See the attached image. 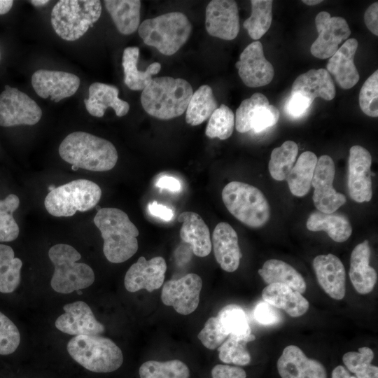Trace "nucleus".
I'll return each instance as SVG.
<instances>
[{
	"label": "nucleus",
	"mask_w": 378,
	"mask_h": 378,
	"mask_svg": "<svg viewBox=\"0 0 378 378\" xmlns=\"http://www.w3.org/2000/svg\"><path fill=\"white\" fill-rule=\"evenodd\" d=\"M94 223L104 240L103 252L112 263L123 262L137 251L139 232L123 211L111 207L97 211Z\"/></svg>",
	"instance_id": "f257e3e1"
},
{
	"label": "nucleus",
	"mask_w": 378,
	"mask_h": 378,
	"mask_svg": "<svg viewBox=\"0 0 378 378\" xmlns=\"http://www.w3.org/2000/svg\"><path fill=\"white\" fill-rule=\"evenodd\" d=\"M65 162L92 172L112 169L118 161V152L109 141L85 132L67 135L59 146Z\"/></svg>",
	"instance_id": "f03ea898"
},
{
	"label": "nucleus",
	"mask_w": 378,
	"mask_h": 378,
	"mask_svg": "<svg viewBox=\"0 0 378 378\" xmlns=\"http://www.w3.org/2000/svg\"><path fill=\"white\" fill-rule=\"evenodd\" d=\"M192 93L191 85L183 78L155 77L143 90L141 103L150 115L169 120L186 111Z\"/></svg>",
	"instance_id": "7ed1b4c3"
},
{
	"label": "nucleus",
	"mask_w": 378,
	"mask_h": 378,
	"mask_svg": "<svg viewBox=\"0 0 378 378\" xmlns=\"http://www.w3.org/2000/svg\"><path fill=\"white\" fill-rule=\"evenodd\" d=\"M192 26L181 12H171L143 21L138 33L145 44L164 55L176 53L188 41Z\"/></svg>",
	"instance_id": "20e7f679"
},
{
	"label": "nucleus",
	"mask_w": 378,
	"mask_h": 378,
	"mask_svg": "<svg viewBox=\"0 0 378 378\" xmlns=\"http://www.w3.org/2000/svg\"><path fill=\"white\" fill-rule=\"evenodd\" d=\"M67 351L78 364L89 371L111 372L122 364L121 349L110 339L97 335H77L67 344Z\"/></svg>",
	"instance_id": "39448f33"
},
{
	"label": "nucleus",
	"mask_w": 378,
	"mask_h": 378,
	"mask_svg": "<svg viewBox=\"0 0 378 378\" xmlns=\"http://www.w3.org/2000/svg\"><path fill=\"white\" fill-rule=\"evenodd\" d=\"M222 200L228 211L250 227H260L270 219L269 203L261 190L253 186L231 181L223 188Z\"/></svg>",
	"instance_id": "423d86ee"
},
{
	"label": "nucleus",
	"mask_w": 378,
	"mask_h": 378,
	"mask_svg": "<svg viewBox=\"0 0 378 378\" xmlns=\"http://www.w3.org/2000/svg\"><path fill=\"white\" fill-rule=\"evenodd\" d=\"M48 256L55 266L50 282L55 291L68 294L86 288L94 283L92 269L85 263L77 262L81 255L73 246L55 244L49 249Z\"/></svg>",
	"instance_id": "0eeeda50"
},
{
	"label": "nucleus",
	"mask_w": 378,
	"mask_h": 378,
	"mask_svg": "<svg viewBox=\"0 0 378 378\" xmlns=\"http://www.w3.org/2000/svg\"><path fill=\"white\" fill-rule=\"evenodd\" d=\"M102 9L98 0H61L52 10L51 24L60 38L76 41L99 20Z\"/></svg>",
	"instance_id": "6e6552de"
},
{
	"label": "nucleus",
	"mask_w": 378,
	"mask_h": 378,
	"mask_svg": "<svg viewBox=\"0 0 378 378\" xmlns=\"http://www.w3.org/2000/svg\"><path fill=\"white\" fill-rule=\"evenodd\" d=\"M102 196L100 187L87 179H76L55 188L46 195L44 205L56 217H69L76 211L96 206Z\"/></svg>",
	"instance_id": "1a4fd4ad"
},
{
	"label": "nucleus",
	"mask_w": 378,
	"mask_h": 378,
	"mask_svg": "<svg viewBox=\"0 0 378 378\" xmlns=\"http://www.w3.org/2000/svg\"><path fill=\"white\" fill-rule=\"evenodd\" d=\"M279 115V109L270 104L266 96L257 92L241 102L236 111L234 126L240 133L251 130L260 133L275 125Z\"/></svg>",
	"instance_id": "9d476101"
},
{
	"label": "nucleus",
	"mask_w": 378,
	"mask_h": 378,
	"mask_svg": "<svg viewBox=\"0 0 378 378\" xmlns=\"http://www.w3.org/2000/svg\"><path fill=\"white\" fill-rule=\"evenodd\" d=\"M36 102L16 88L6 85L0 94V126L34 125L41 118Z\"/></svg>",
	"instance_id": "9b49d317"
},
{
	"label": "nucleus",
	"mask_w": 378,
	"mask_h": 378,
	"mask_svg": "<svg viewBox=\"0 0 378 378\" xmlns=\"http://www.w3.org/2000/svg\"><path fill=\"white\" fill-rule=\"evenodd\" d=\"M335 175V167L332 159L327 155L319 157L314 169L312 186L314 188V204L321 212L333 213L346 202V197L333 188Z\"/></svg>",
	"instance_id": "f8f14e48"
},
{
	"label": "nucleus",
	"mask_w": 378,
	"mask_h": 378,
	"mask_svg": "<svg viewBox=\"0 0 378 378\" xmlns=\"http://www.w3.org/2000/svg\"><path fill=\"white\" fill-rule=\"evenodd\" d=\"M315 24L318 36L312 44L310 51L314 57L318 59L332 57L338 50L339 45L351 34V29L344 18L332 17L326 11L317 14Z\"/></svg>",
	"instance_id": "ddd939ff"
},
{
	"label": "nucleus",
	"mask_w": 378,
	"mask_h": 378,
	"mask_svg": "<svg viewBox=\"0 0 378 378\" xmlns=\"http://www.w3.org/2000/svg\"><path fill=\"white\" fill-rule=\"evenodd\" d=\"M202 287L201 277L190 273L179 279L167 281L162 287L161 300L177 313L188 315L198 307Z\"/></svg>",
	"instance_id": "4468645a"
},
{
	"label": "nucleus",
	"mask_w": 378,
	"mask_h": 378,
	"mask_svg": "<svg viewBox=\"0 0 378 378\" xmlns=\"http://www.w3.org/2000/svg\"><path fill=\"white\" fill-rule=\"evenodd\" d=\"M235 66L243 83L250 88L268 85L274 76V67L265 58L262 45L258 41L244 48Z\"/></svg>",
	"instance_id": "2eb2a0df"
},
{
	"label": "nucleus",
	"mask_w": 378,
	"mask_h": 378,
	"mask_svg": "<svg viewBox=\"0 0 378 378\" xmlns=\"http://www.w3.org/2000/svg\"><path fill=\"white\" fill-rule=\"evenodd\" d=\"M371 164L372 157L366 148L359 145L351 147L347 186L351 198L356 202L372 198Z\"/></svg>",
	"instance_id": "dca6fc26"
},
{
	"label": "nucleus",
	"mask_w": 378,
	"mask_h": 378,
	"mask_svg": "<svg viewBox=\"0 0 378 378\" xmlns=\"http://www.w3.org/2000/svg\"><path fill=\"white\" fill-rule=\"evenodd\" d=\"M205 28L212 36L223 40L234 39L239 31L237 4L232 0H213L206 8Z\"/></svg>",
	"instance_id": "f3484780"
},
{
	"label": "nucleus",
	"mask_w": 378,
	"mask_h": 378,
	"mask_svg": "<svg viewBox=\"0 0 378 378\" xmlns=\"http://www.w3.org/2000/svg\"><path fill=\"white\" fill-rule=\"evenodd\" d=\"M64 313L55 321V327L61 332L71 335H97L105 328L94 317L87 303L76 301L63 307Z\"/></svg>",
	"instance_id": "a211bd4d"
},
{
	"label": "nucleus",
	"mask_w": 378,
	"mask_h": 378,
	"mask_svg": "<svg viewBox=\"0 0 378 378\" xmlns=\"http://www.w3.org/2000/svg\"><path fill=\"white\" fill-rule=\"evenodd\" d=\"M80 78L75 74L60 71L40 69L31 76V85L36 94L58 102L74 94L80 86Z\"/></svg>",
	"instance_id": "6ab92c4d"
},
{
	"label": "nucleus",
	"mask_w": 378,
	"mask_h": 378,
	"mask_svg": "<svg viewBox=\"0 0 378 378\" xmlns=\"http://www.w3.org/2000/svg\"><path fill=\"white\" fill-rule=\"evenodd\" d=\"M166 270L167 264L162 257L157 256L147 260L141 256L127 271L125 287L131 293L141 289L152 292L163 284Z\"/></svg>",
	"instance_id": "aec40b11"
},
{
	"label": "nucleus",
	"mask_w": 378,
	"mask_h": 378,
	"mask_svg": "<svg viewBox=\"0 0 378 378\" xmlns=\"http://www.w3.org/2000/svg\"><path fill=\"white\" fill-rule=\"evenodd\" d=\"M277 370L281 378H327L323 365L307 357L295 345L284 348L277 361Z\"/></svg>",
	"instance_id": "412c9836"
},
{
	"label": "nucleus",
	"mask_w": 378,
	"mask_h": 378,
	"mask_svg": "<svg viewBox=\"0 0 378 378\" xmlns=\"http://www.w3.org/2000/svg\"><path fill=\"white\" fill-rule=\"evenodd\" d=\"M313 267L318 284L332 298L342 300L346 293V272L336 255H319L313 260Z\"/></svg>",
	"instance_id": "4be33fe9"
},
{
	"label": "nucleus",
	"mask_w": 378,
	"mask_h": 378,
	"mask_svg": "<svg viewBox=\"0 0 378 378\" xmlns=\"http://www.w3.org/2000/svg\"><path fill=\"white\" fill-rule=\"evenodd\" d=\"M212 246L215 258L223 270L233 272L237 270L241 253L237 234L230 224H217L212 234Z\"/></svg>",
	"instance_id": "5701e85b"
},
{
	"label": "nucleus",
	"mask_w": 378,
	"mask_h": 378,
	"mask_svg": "<svg viewBox=\"0 0 378 378\" xmlns=\"http://www.w3.org/2000/svg\"><path fill=\"white\" fill-rule=\"evenodd\" d=\"M358 46L356 38L347 39L330 57L326 65V70L334 76L337 83L344 90L353 88L360 78L354 62Z\"/></svg>",
	"instance_id": "b1692460"
},
{
	"label": "nucleus",
	"mask_w": 378,
	"mask_h": 378,
	"mask_svg": "<svg viewBox=\"0 0 378 378\" xmlns=\"http://www.w3.org/2000/svg\"><path fill=\"white\" fill-rule=\"evenodd\" d=\"M88 92V99H85L84 102L92 116L102 117L109 107L118 117L125 115L130 110L129 104L118 97L119 90L114 85L95 82L90 85Z\"/></svg>",
	"instance_id": "393cba45"
},
{
	"label": "nucleus",
	"mask_w": 378,
	"mask_h": 378,
	"mask_svg": "<svg viewBox=\"0 0 378 378\" xmlns=\"http://www.w3.org/2000/svg\"><path fill=\"white\" fill-rule=\"evenodd\" d=\"M370 254L368 240L356 245L351 254L349 278L355 290L362 295L370 293L377 280L375 270L369 264Z\"/></svg>",
	"instance_id": "a878e982"
},
{
	"label": "nucleus",
	"mask_w": 378,
	"mask_h": 378,
	"mask_svg": "<svg viewBox=\"0 0 378 378\" xmlns=\"http://www.w3.org/2000/svg\"><path fill=\"white\" fill-rule=\"evenodd\" d=\"M290 93H299L312 102L316 97L330 101L335 97V86L330 74L325 69H310L294 80Z\"/></svg>",
	"instance_id": "bb28decb"
},
{
	"label": "nucleus",
	"mask_w": 378,
	"mask_h": 378,
	"mask_svg": "<svg viewBox=\"0 0 378 378\" xmlns=\"http://www.w3.org/2000/svg\"><path fill=\"white\" fill-rule=\"evenodd\" d=\"M178 220L182 223L180 237L189 244L193 253L198 257H206L211 251V240L208 226L202 218L193 211L181 213Z\"/></svg>",
	"instance_id": "cd10ccee"
},
{
	"label": "nucleus",
	"mask_w": 378,
	"mask_h": 378,
	"mask_svg": "<svg viewBox=\"0 0 378 378\" xmlns=\"http://www.w3.org/2000/svg\"><path fill=\"white\" fill-rule=\"evenodd\" d=\"M263 301L281 309L292 317H299L309 309L308 300L295 289L281 284L267 285L262 292Z\"/></svg>",
	"instance_id": "c85d7f7f"
},
{
	"label": "nucleus",
	"mask_w": 378,
	"mask_h": 378,
	"mask_svg": "<svg viewBox=\"0 0 378 378\" xmlns=\"http://www.w3.org/2000/svg\"><path fill=\"white\" fill-rule=\"evenodd\" d=\"M307 228L312 232L325 231L335 241L344 242L352 233L348 218L336 211L330 214L319 211L312 213L307 221Z\"/></svg>",
	"instance_id": "c756f323"
},
{
	"label": "nucleus",
	"mask_w": 378,
	"mask_h": 378,
	"mask_svg": "<svg viewBox=\"0 0 378 378\" xmlns=\"http://www.w3.org/2000/svg\"><path fill=\"white\" fill-rule=\"evenodd\" d=\"M139 57V49L137 47H127L123 51L124 82L132 90H143L152 80V76L161 69L160 63L153 62L145 71H139L137 68Z\"/></svg>",
	"instance_id": "7c9ffc66"
},
{
	"label": "nucleus",
	"mask_w": 378,
	"mask_h": 378,
	"mask_svg": "<svg viewBox=\"0 0 378 378\" xmlns=\"http://www.w3.org/2000/svg\"><path fill=\"white\" fill-rule=\"evenodd\" d=\"M216 319L219 330L227 337L230 336L247 342L255 339L251 333L248 316L241 307L234 304L224 307Z\"/></svg>",
	"instance_id": "2f4dec72"
},
{
	"label": "nucleus",
	"mask_w": 378,
	"mask_h": 378,
	"mask_svg": "<svg viewBox=\"0 0 378 378\" xmlns=\"http://www.w3.org/2000/svg\"><path fill=\"white\" fill-rule=\"evenodd\" d=\"M258 272L268 285L284 284L302 294L306 290L307 284L302 276L284 261L276 259L268 260Z\"/></svg>",
	"instance_id": "473e14b6"
},
{
	"label": "nucleus",
	"mask_w": 378,
	"mask_h": 378,
	"mask_svg": "<svg viewBox=\"0 0 378 378\" xmlns=\"http://www.w3.org/2000/svg\"><path fill=\"white\" fill-rule=\"evenodd\" d=\"M104 2L119 32L129 35L138 29L141 1L106 0Z\"/></svg>",
	"instance_id": "72a5a7b5"
},
{
	"label": "nucleus",
	"mask_w": 378,
	"mask_h": 378,
	"mask_svg": "<svg viewBox=\"0 0 378 378\" xmlns=\"http://www.w3.org/2000/svg\"><path fill=\"white\" fill-rule=\"evenodd\" d=\"M317 160V156L311 151H305L299 156L286 178L293 195L303 197L309 192Z\"/></svg>",
	"instance_id": "f704fd0d"
},
{
	"label": "nucleus",
	"mask_w": 378,
	"mask_h": 378,
	"mask_svg": "<svg viewBox=\"0 0 378 378\" xmlns=\"http://www.w3.org/2000/svg\"><path fill=\"white\" fill-rule=\"evenodd\" d=\"M217 108L211 88L203 85L192 93L186 111V121L192 126L199 125L208 120Z\"/></svg>",
	"instance_id": "c9c22d12"
},
{
	"label": "nucleus",
	"mask_w": 378,
	"mask_h": 378,
	"mask_svg": "<svg viewBox=\"0 0 378 378\" xmlns=\"http://www.w3.org/2000/svg\"><path fill=\"white\" fill-rule=\"evenodd\" d=\"M22 260L15 257L13 248L0 244V292H13L20 283Z\"/></svg>",
	"instance_id": "e433bc0d"
},
{
	"label": "nucleus",
	"mask_w": 378,
	"mask_h": 378,
	"mask_svg": "<svg viewBox=\"0 0 378 378\" xmlns=\"http://www.w3.org/2000/svg\"><path fill=\"white\" fill-rule=\"evenodd\" d=\"M298 153V146L293 141H286L272 151L268 163L271 176L276 181H284L289 174Z\"/></svg>",
	"instance_id": "4c0bfd02"
},
{
	"label": "nucleus",
	"mask_w": 378,
	"mask_h": 378,
	"mask_svg": "<svg viewBox=\"0 0 378 378\" xmlns=\"http://www.w3.org/2000/svg\"><path fill=\"white\" fill-rule=\"evenodd\" d=\"M251 16L243 23L253 40L260 39L269 30L272 21V0H252Z\"/></svg>",
	"instance_id": "58836bf2"
},
{
	"label": "nucleus",
	"mask_w": 378,
	"mask_h": 378,
	"mask_svg": "<svg viewBox=\"0 0 378 378\" xmlns=\"http://www.w3.org/2000/svg\"><path fill=\"white\" fill-rule=\"evenodd\" d=\"M140 378H189L190 370L178 359L167 361L148 360L139 370Z\"/></svg>",
	"instance_id": "ea45409f"
},
{
	"label": "nucleus",
	"mask_w": 378,
	"mask_h": 378,
	"mask_svg": "<svg viewBox=\"0 0 378 378\" xmlns=\"http://www.w3.org/2000/svg\"><path fill=\"white\" fill-rule=\"evenodd\" d=\"M373 351L368 346L358 348V351H349L342 356L346 368L357 378H378V368L371 364Z\"/></svg>",
	"instance_id": "a19ab883"
},
{
	"label": "nucleus",
	"mask_w": 378,
	"mask_h": 378,
	"mask_svg": "<svg viewBox=\"0 0 378 378\" xmlns=\"http://www.w3.org/2000/svg\"><path fill=\"white\" fill-rule=\"evenodd\" d=\"M19 205L20 199L14 194L0 200V242L11 241L18 237L19 226L13 214Z\"/></svg>",
	"instance_id": "79ce46f5"
},
{
	"label": "nucleus",
	"mask_w": 378,
	"mask_h": 378,
	"mask_svg": "<svg viewBox=\"0 0 378 378\" xmlns=\"http://www.w3.org/2000/svg\"><path fill=\"white\" fill-rule=\"evenodd\" d=\"M205 134L211 138L221 140L228 139L234 127V115L226 105L221 104L209 118Z\"/></svg>",
	"instance_id": "37998d69"
},
{
	"label": "nucleus",
	"mask_w": 378,
	"mask_h": 378,
	"mask_svg": "<svg viewBox=\"0 0 378 378\" xmlns=\"http://www.w3.org/2000/svg\"><path fill=\"white\" fill-rule=\"evenodd\" d=\"M244 340L229 336L218 348L219 359L224 363L246 365L251 361Z\"/></svg>",
	"instance_id": "c03bdc74"
},
{
	"label": "nucleus",
	"mask_w": 378,
	"mask_h": 378,
	"mask_svg": "<svg viewBox=\"0 0 378 378\" xmlns=\"http://www.w3.org/2000/svg\"><path fill=\"white\" fill-rule=\"evenodd\" d=\"M359 106L370 117L378 116V71L371 74L363 83L359 93Z\"/></svg>",
	"instance_id": "a18cd8bd"
},
{
	"label": "nucleus",
	"mask_w": 378,
	"mask_h": 378,
	"mask_svg": "<svg viewBox=\"0 0 378 378\" xmlns=\"http://www.w3.org/2000/svg\"><path fill=\"white\" fill-rule=\"evenodd\" d=\"M20 342V334L14 323L0 312V355L15 351Z\"/></svg>",
	"instance_id": "49530a36"
},
{
	"label": "nucleus",
	"mask_w": 378,
	"mask_h": 378,
	"mask_svg": "<svg viewBox=\"0 0 378 378\" xmlns=\"http://www.w3.org/2000/svg\"><path fill=\"white\" fill-rule=\"evenodd\" d=\"M197 337L202 344L209 349H218L227 338V336L219 330L216 317H211L206 321Z\"/></svg>",
	"instance_id": "de8ad7c7"
},
{
	"label": "nucleus",
	"mask_w": 378,
	"mask_h": 378,
	"mask_svg": "<svg viewBox=\"0 0 378 378\" xmlns=\"http://www.w3.org/2000/svg\"><path fill=\"white\" fill-rule=\"evenodd\" d=\"M312 104L306 97L299 93H290L285 104V112L292 118H300L308 111Z\"/></svg>",
	"instance_id": "09e8293b"
},
{
	"label": "nucleus",
	"mask_w": 378,
	"mask_h": 378,
	"mask_svg": "<svg viewBox=\"0 0 378 378\" xmlns=\"http://www.w3.org/2000/svg\"><path fill=\"white\" fill-rule=\"evenodd\" d=\"M253 315L255 319L260 324L269 326L280 321L279 312L273 306L262 301L255 307Z\"/></svg>",
	"instance_id": "8fccbe9b"
},
{
	"label": "nucleus",
	"mask_w": 378,
	"mask_h": 378,
	"mask_svg": "<svg viewBox=\"0 0 378 378\" xmlns=\"http://www.w3.org/2000/svg\"><path fill=\"white\" fill-rule=\"evenodd\" d=\"M212 378H246V372L239 367L218 364L211 370Z\"/></svg>",
	"instance_id": "3c124183"
},
{
	"label": "nucleus",
	"mask_w": 378,
	"mask_h": 378,
	"mask_svg": "<svg viewBox=\"0 0 378 378\" xmlns=\"http://www.w3.org/2000/svg\"><path fill=\"white\" fill-rule=\"evenodd\" d=\"M364 21L366 27L374 35H378V3L372 4L365 10Z\"/></svg>",
	"instance_id": "603ef678"
},
{
	"label": "nucleus",
	"mask_w": 378,
	"mask_h": 378,
	"mask_svg": "<svg viewBox=\"0 0 378 378\" xmlns=\"http://www.w3.org/2000/svg\"><path fill=\"white\" fill-rule=\"evenodd\" d=\"M148 209L149 214L156 218L164 221H170L174 218V214L170 208L153 201L148 204Z\"/></svg>",
	"instance_id": "864d4df0"
},
{
	"label": "nucleus",
	"mask_w": 378,
	"mask_h": 378,
	"mask_svg": "<svg viewBox=\"0 0 378 378\" xmlns=\"http://www.w3.org/2000/svg\"><path fill=\"white\" fill-rule=\"evenodd\" d=\"M155 186L160 189H167L172 192H178L181 188L179 181L170 176H163L160 177L156 181Z\"/></svg>",
	"instance_id": "5fc2aeb1"
},
{
	"label": "nucleus",
	"mask_w": 378,
	"mask_h": 378,
	"mask_svg": "<svg viewBox=\"0 0 378 378\" xmlns=\"http://www.w3.org/2000/svg\"><path fill=\"white\" fill-rule=\"evenodd\" d=\"M331 378H357V377L354 376H351L344 367L342 365H338L335 368H334V370H332Z\"/></svg>",
	"instance_id": "6e6d98bb"
},
{
	"label": "nucleus",
	"mask_w": 378,
	"mask_h": 378,
	"mask_svg": "<svg viewBox=\"0 0 378 378\" xmlns=\"http://www.w3.org/2000/svg\"><path fill=\"white\" fill-rule=\"evenodd\" d=\"M13 4V1L12 0H0V15H4L7 13Z\"/></svg>",
	"instance_id": "4d7b16f0"
},
{
	"label": "nucleus",
	"mask_w": 378,
	"mask_h": 378,
	"mask_svg": "<svg viewBox=\"0 0 378 378\" xmlns=\"http://www.w3.org/2000/svg\"><path fill=\"white\" fill-rule=\"evenodd\" d=\"M31 4L35 6H42L43 5H46L49 2V1L47 0H32L30 1Z\"/></svg>",
	"instance_id": "13d9d810"
},
{
	"label": "nucleus",
	"mask_w": 378,
	"mask_h": 378,
	"mask_svg": "<svg viewBox=\"0 0 378 378\" xmlns=\"http://www.w3.org/2000/svg\"><path fill=\"white\" fill-rule=\"evenodd\" d=\"M302 1L306 5L314 6V5L321 3L323 1L321 0H303Z\"/></svg>",
	"instance_id": "bf43d9fd"
},
{
	"label": "nucleus",
	"mask_w": 378,
	"mask_h": 378,
	"mask_svg": "<svg viewBox=\"0 0 378 378\" xmlns=\"http://www.w3.org/2000/svg\"><path fill=\"white\" fill-rule=\"evenodd\" d=\"M56 187L54 186V185H50L48 187V190L50 191H52V190H54Z\"/></svg>",
	"instance_id": "052dcab7"
},
{
	"label": "nucleus",
	"mask_w": 378,
	"mask_h": 378,
	"mask_svg": "<svg viewBox=\"0 0 378 378\" xmlns=\"http://www.w3.org/2000/svg\"><path fill=\"white\" fill-rule=\"evenodd\" d=\"M79 168L76 166H74V165H72L71 166V169H73L74 171H76L78 170Z\"/></svg>",
	"instance_id": "680f3d73"
},
{
	"label": "nucleus",
	"mask_w": 378,
	"mask_h": 378,
	"mask_svg": "<svg viewBox=\"0 0 378 378\" xmlns=\"http://www.w3.org/2000/svg\"><path fill=\"white\" fill-rule=\"evenodd\" d=\"M76 292H77L78 294H79V295H81V294L83 293L82 291H80V290H76Z\"/></svg>",
	"instance_id": "e2e57ef3"
}]
</instances>
